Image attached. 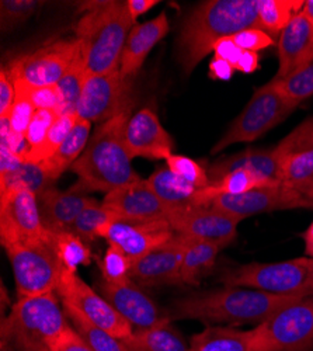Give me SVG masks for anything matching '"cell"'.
<instances>
[{
    "label": "cell",
    "mask_w": 313,
    "mask_h": 351,
    "mask_svg": "<svg viewBox=\"0 0 313 351\" xmlns=\"http://www.w3.org/2000/svg\"><path fill=\"white\" fill-rule=\"evenodd\" d=\"M90 131H92L90 121L77 119L72 132L61 145V148L56 151V154L51 156L48 160L40 163L51 178V180L53 182L58 180L62 176V173H65V170L72 167L73 163L80 158V155L84 152V149H86V146L89 143Z\"/></svg>",
    "instance_id": "4316f807"
},
{
    "label": "cell",
    "mask_w": 313,
    "mask_h": 351,
    "mask_svg": "<svg viewBox=\"0 0 313 351\" xmlns=\"http://www.w3.org/2000/svg\"><path fill=\"white\" fill-rule=\"evenodd\" d=\"M37 195L25 189L0 193V242L3 247L45 238Z\"/></svg>",
    "instance_id": "4fadbf2b"
},
{
    "label": "cell",
    "mask_w": 313,
    "mask_h": 351,
    "mask_svg": "<svg viewBox=\"0 0 313 351\" xmlns=\"http://www.w3.org/2000/svg\"><path fill=\"white\" fill-rule=\"evenodd\" d=\"M53 183L41 165L23 162L16 170L0 178V193L12 189H25L38 197Z\"/></svg>",
    "instance_id": "d6a6232c"
},
{
    "label": "cell",
    "mask_w": 313,
    "mask_h": 351,
    "mask_svg": "<svg viewBox=\"0 0 313 351\" xmlns=\"http://www.w3.org/2000/svg\"><path fill=\"white\" fill-rule=\"evenodd\" d=\"M132 108H127L96 130L86 149L71 167L77 176L71 191L84 195L96 191L108 194L142 180L132 167V158L124 141Z\"/></svg>",
    "instance_id": "7a4b0ae2"
},
{
    "label": "cell",
    "mask_w": 313,
    "mask_h": 351,
    "mask_svg": "<svg viewBox=\"0 0 313 351\" xmlns=\"http://www.w3.org/2000/svg\"><path fill=\"white\" fill-rule=\"evenodd\" d=\"M132 95V79L125 77L120 69L89 76L77 101V119L104 124L134 107Z\"/></svg>",
    "instance_id": "7c38bea8"
},
{
    "label": "cell",
    "mask_w": 313,
    "mask_h": 351,
    "mask_svg": "<svg viewBox=\"0 0 313 351\" xmlns=\"http://www.w3.org/2000/svg\"><path fill=\"white\" fill-rule=\"evenodd\" d=\"M232 40L242 51L250 52H259L274 44V38L260 28H247L232 36Z\"/></svg>",
    "instance_id": "7dc6e473"
},
{
    "label": "cell",
    "mask_w": 313,
    "mask_h": 351,
    "mask_svg": "<svg viewBox=\"0 0 313 351\" xmlns=\"http://www.w3.org/2000/svg\"><path fill=\"white\" fill-rule=\"evenodd\" d=\"M221 250L222 249L214 243L186 238V250L181 265L183 285H200L203 278L215 266L216 257Z\"/></svg>",
    "instance_id": "f1b7e54d"
},
{
    "label": "cell",
    "mask_w": 313,
    "mask_h": 351,
    "mask_svg": "<svg viewBox=\"0 0 313 351\" xmlns=\"http://www.w3.org/2000/svg\"><path fill=\"white\" fill-rule=\"evenodd\" d=\"M247 28H258V0H208L194 8L177 40L184 72L190 75L219 40Z\"/></svg>",
    "instance_id": "3957f363"
},
{
    "label": "cell",
    "mask_w": 313,
    "mask_h": 351,
    "mask_svg": "<svg viewBox=\"0 0 313 351\" xmlns=\"http://www.w3.org/2000/svg\"><path fill=\"white\" fill-rule=\"evenodd\" d=\"M82 49V48H80ZM86 68H84V62L82 60V55L76 58V61L71 66V69L66 72V75L61 79V82L56 84L61 93V106L58 108V115L65 114H76L77 101L80 99L83 86L88 80Z\"/></svg>",
    "instance_id": "74e56055"
},
{
    "label": "cell",
    "mask_w": 313,
    "mask_h": 351,
    "mask_svg": "<svg viewBox=\"0 0 313 351\" xmlns=\"http://www.w3.org/2000/svg\"><path fill=\"white\" fill-rule=\"evenodd\" d=\"M302 238H303V242H305V254L308 257L313 258V222L302 233Z\"/></svg>",
    "instance_id": "9f6ffc18"
},
{
    "label": "cell",
    "mask_w": 313,
    "mask_h": 351,
    "mask_svg": "<svg viewBox=\"0 0 313 351\" xmlns=\"http://www.w3.org/2000/svg\"><path fill=\"white\" fill-rule=\"evenodd\" d=\"M101 280L110 284H124L131 280V260L116 246L108 245L104 256L97 258Z\"/></svg>",
    "instance_id": "ab89813d"
},
{
    "label": "cell",
    "mask_w": 313,
    "mask_h": 351,
    "mask_svg": "<svg viewBox=\"0 0 313 351\" xmlns=\"http://www.w3.org/2000/svg\"><path fill=\"white\" fill-rule=\"evenodd\" d=\"M16 89V99L10 111V125H12V131L17 135H25L28 127H30L34 114L37 111V108L34 107V104L32 103V100L28 99L25 90L20 84H14Z\"/></svg>",
    "instance_id": "ee69618b"
},
{
    "label": "cell",
    "mask_w": 313,
    "mask_h": 351,
    "mask_svg": "<svg viewBox=\"0 0 313 351\" xmlns=\"http://www.w3.org/2000/svg\"><path fill=\"white\" fill-rule=\"evenodd\" d=\"M65 313L72 322V328L95 351H127L123 340L117 339L116 336H112L111 333L103 330L99 326L92 325L90 322L72 311H65Z\"/></svg>",
    "instance_id": "f35d334b"
},
{
    "label": "cell",
    "mask_w": 313,
    "mask_h": 351,
    "mask_svg": "<svg viewBox=\"0 0 313 351\" xmlns=\"http://www.w3.org/2000/svg\"><path fill=\"white\" fill-rule=\"evenodd\" d=\"M38 198V207L42 223L47 230L53 233L72 232L79 215L97 199L73 191H61L48 187Z\"/></svg>",
    "instance_id": "44dd1931"
},
{
    "label": "cell",
    "mask_w": 313,
    "mask_h": 351,
    "mask_svg": "<svg viewBox=\"0 0 313 351\" xmlns=\"http://www.w3.org/2000/svg\"><path fill=\"white\" fill-rule=\"evenodd\" d=\"M168 33V20L166 13H160L158 17L135 25L124 47L120 71L125 77L134 79L144 65L147 56L152 48Z\"/></svg>",
    "instance_id": "603a6c76"
},
{
    "label": "cell",
    "mask_w": 313,
    "mask_h": 351,
    "mask_svg": "<svg viewBox=\"0 0 313 351\" xmlns=\"http://www.w3.org/2000/svg\"><path fill=\"white\" fill-rule=\"evenodd\" d=\"M117 221H120V218L116 214L105 208L103 202L96 201L79 215L72 228V233L86 243H92L103 237L104 229L110 223Z\"/></svg>",
    "instance_id": "e575fe53"
},
{
    "label": "cell",
    "mask_w": 313,
    "mask_h": 351,
    "mask_svg": "<svg viewBox=\"0 0 313 351\" xmlns=\"http://www.w3.org/2000/svg\"><path fill=\"white\" fill-rule=\"evenodd\" d=\"M235 73V68L225 60L215 58L210 62V77L214 80H229Z\"/></svg>",
    "instance_id": "816d5d0a"
},
{
    "label": "cell",
    "mask_w": 313,
    "mask_h": 351,
    "mask_svg": "<svg viewBox=\"0 0 313 351\" xmlns=\"http://www.w3.org/2000/svg\"><path fill=\"white\" fill-rule=\"evenodd\" d=\"M80 53V41L75 38L55 40L38 49L18 55L8 65L13 83L28 87L56 86L71 69Z\"/></svg>",
    "instance_id": "30bf717a"
},
{
    "label": "cell",
    "mask_w": 313,
    "mask_h": 351,
    "mask_svg": "<svg viewBox=\"0 0 313 351\" xmlns=\"http://www.w3.org/2000/svg\"><path fill=\"white\" fill-rule=\"evenodd\" d=\"M305 297L308 295H281L225 285L175 300L166 309V315L170 322L198 320L207 326H258L284 306Z\"/></svg>",
    "instance_id": "6da1fadb"
},
{
    "label": "cell",
    "mask_w": 313,
    "mask_h": 351,
    "mask_svg": "<svg viewBox=\"0 0 313 351\" xmlns=\"http://www.w3.org/2000/svg\"><path fill=\"white\" fill-rule=\"evenodd\" d=\"M52 351H95L93 348H90L86 341H84L77 332L71 326L64 335L62 337L56 341L55 347Z\"/></svg>",
    "instance_id": "681fc988"
},
{
    "label": "cell",
    "mask_w": 313,
    "mask_h": 351,
    "mask_svg": "<svg viewBox=\"0 0 313 351\" xmlns=\"http://www.w3.org/2000/svg\"><path fill=\"white\" fill-rule=\"evenodd\" d=\"M277 89L291 103L299 106L302 101L313 96V52L308 60L290 76L281 80L271 79Z\"/></svg>",
    "instance_id": "8d00e7d4"
},
{
    "label": "cell",
    "mask_w": 313,
    "mask_h": 351,
    "mask_svg": "<svg viewBox=\"0 0 313 351\" xmlns=\"http://www.w3.org/2000/svg\"><path fill=\"white\" fill-rule=\"evenodd\" d=\"M253 351H313V294L250 330Z\"/></svg>",
    "instance_id": "ba28073f"
},
{
    "label": "cell",
    "mask_w": 313,
    "mask_h": 351,
    "mask_svg": "<svg viewBox=\"0 0 313 351\" xmlns=\"http://www.w3.org/2000/svg\"><path fill=\"white\" fill-rule=\"evenodd\" d=\"M99 294L105 298L134 330H147L170 324V320L160 306L142 291L135 282L110 284L101 280L97 284Z\"/></svg>",
    "instance_id": "2e32d148"
},
{
    "label": "cell",
    "mask_w": 313,
    "mask_h": 351,
    "mask_svg": "<svg viewBox=\"0 0 313 351\" xmlns=\"http://www.w3.org/2000/svg\"><path fill=\"white\" fill-rule=\"evenodd\" d=\"M260 66V56L258 52L242 51L238 62L235 64V71L242 73H253Z\"/></svg>",
    "instance_id": "f5cc1de1"
},
{
    "label": "cell",
    "mask_w": 313,
    "mask_h": 351,
    "mask_svg": "<svg viewBox=\"0 0 313 351\" xmlns=\"http://www.w3.org/2000/svg\"><path fill=\"white\" fill-rule=\"evenodd\" d=\"M24 160L16 156L6 146L0 145V178L16 170Z\"/></svg>",
    "instance_id": "db71d44e"
},
{
    "label": "cell",
    "mask_w": 313,
    "mask_h": 351,
    "mask_svg": "<svg viewBox=\"0 0 313 351\" xmlns=\"http://www.w3.org/2000/svg\"><path fill=\"white\" fill-rule=\"evenodd\" d=\"M219 282L227 287L253 288L281 295H312L313 258L298 257L229 267L222 271Z\"/></svg>",
    "instance_id": "8992f818"
},
{
    "label": "cell",
    "mask_w": 313,
    "mask_h": 351,
    "mask_svg": "<svg viewBox=\"0 0 313 351\" xmlns=\"http://www.w3.org/2000/svg\"><path fill=\"white\" fill-rule=\"evenodd\" d=\"M124 141L132 159L167 160L175 149L172 135L163 128L159 117L149 107L131 115L124 130Z\"/></svg>",
    "instance_id": "d6986e66"
},
{
    "label": "cell",
    "mask_w": 313,
    "mask_h": 351,
    "mask_svg": "<svg viewBox=\"0 0 313 351\" xmlns=\"http://www.w3.org/2000/svg\"><path fill=\"white\" fill-rule=\"evenodd\" d=\"M279 183L302 197L313 193V151L292 152L279 156Z\"/></svg>",
    "instance_id": "4dcf8cb0"
},
{
    "label": "cell",
    "mask_w": 313,
    "mask_h": 351,
    "mask_svg": "<svg viewBox=\"0 0 313 351\" xmlns=\"http://www.w3.org/2000/svg\"><path fill=\"white\" fill-rule=\"evenodd\" d=\"M212 52H214L215 58H221V60H225V61L229 62L232 66H235V64L238 62L239 56L242 53V49L234 43L232 37H227V38L219 40L214 45Z\"/></svg>",
    "instance_id": "f907efd6"
},
{
    "label": "cell",
    "mask_w": 313,
    "mask_h": 351,
    "mask_svg": "<svg viewBox=\"0 0 313 351\" xmlns=\"http://www.w3.org/2000/svg\"><path fill=\"white\" fill-rule=\"evenodd\" d=\"M51 235L55 250L66 271L77 273L80 266H90L93 253L86 242L72 232H51Z\"/></svg>",
    "instance_id": "836d02e7"
},
{
    "label": "cell",
    "mask_w": 313,
    "mask_h": 351,
    "mask_svg": "<svg viewBox=\"0 0 313 351\" xmlns=\"http://www.w3.org/2000/svg\"><path fill=\"white\" fill-rule=\"evenodd\" d=\"M166 166L198 190H201L210 184L208 170H205L201 163L195 162L188 156L173 154L172 156L167 158Z\"/></svg>",
    "instance_id": "b9f144b4"
},
{
    "label": "cell",
    "mask_w": 313,
    "mask_h": 351,
    "mask_svg": "<svg viewBox=\"0 0 313 351\" xmlns=\"http://www.w3.org/2000/svg\"><path fill=\"white\" fill-rule=\"evenodd\" d=\"M75 33L88 76L105 75L120 69L127 38L135 27L127 2L105 0L88 2Z\"/></svg>",
    "instance_id": "277c9868"
},
{
    "label": "cell",
    "mask_w": 313,
    "mask_h": 351,
    "mask_svg": "<svg viewBox=\"0 0 313 351\" xmlns=\"http://www.w3.org/2000/svg\"><path fill=\"white\" fill-rule=\"evenodd\" d=\"M313 52V27L302 14H297L278 38V71L273 77L281 80L295 72Z\"/></svg>",
    "instance_id": "7402d4cb"
},
{
    "label": "cell",
    "mask_w": 313,
    "mask_h": 351,
    "mask_svg": "<svg viewBox=\"0 0 313 351\" xmlns=\"http://www.w3.org/2000/svg\"><path fill=\"white\" fill-rule=\"evenodd\" d=\"M188 351H253L250 330L231 326H207L190 339Z\"/></svg>",
    "instance_id": "83f0119b"
},
{
    "label": "cell",
    "mask_w": 313,
    "mask_h": 351,
    "mask_svg": "<svg viewBox=\"0 0 313 351\" xmlns=\"http://www.w3.org/2000/svg\"><path fill=\"white\" fill-rule=\"evenodd\" d=\"M103 206L123 222H155L167 219L168 215L164 204L153 193L148 180L144 179L105 194Z\"/></svg>",
    "instance_id": "ffe728a7"
},
{
    "label": "cell",
    "mask_w": 313,
    "mask_h": 351,
    "mask_svg": "<svg viewBox=\"0 0 313 351\" xmlns=\"http://www.w3.org/2000/svg\"><path fill=\"white\" fill-rule=\"evenodd\" d=\"M156 5H159L158 0H128L127 2L128 12L134 20H136L142 14H145Z\"/></svg>",
    "instance_id": "11a10c76"
},
{
    "label": "cell",
    "mask_w": 313,
    "mask_h": 351,
    "mask_svg": "<svg viewBox=\"0 0 313 351\" xmlns=\"http://www.w3.org/2000/svg\"><path fill=\"white\" fill-rule=\"evenodd\" d=\"M306 199V208H312L313 210V193L305 198Z\"/></svg>",
    "instance_id": "680465c9"
},
{
    "label": "cell",
    "mask_w": 313,
    "mask_h": 351,
    "mask_svg": "<svg viewBox=\"0 0 313 351\" xmlns=\"http://www.w3.org/2000/svg\"><path fill=\"white\" fill-rule=\"evenodd\" d=\"M175 235L176 233L167 219L145 223L117 221L104 229L101 238L105 239L108 245L120 249L131 263H135L168 242Z\"/></svg>",
    "instance_id": "ac0fdd59"
},
{
    "label": "cell",
    "mask_w": 313,
    "mask_h": 351,
    "mask_svg": "<svg viewBox=\"0 0 313 351\" xmlns=\"http://www.w3.org/2000/svg\"><path fill=\"white\" fill-rule=\"evenodd\" d=\"M5 249L13 267L18 298L56 291L65 269L55 250L49 230L40 241L16 243Z\"/></svg>",
    "instance_id": "52a82bcc"
},
{
    "label": "cell",
    "mask_w": 313,
    "mask_h": 351,
    "mask_svg": "<svg viewBox=\"0 0 313 351\" xmlns=\"http://www.w3.org/2000/svg\"><path fill=\"white\" fill-rule=\"evenodd\" d=\"M77 121V115L76 114H65L60 115L53 125L51 127L48 135L45 139L36 146V148L30 149L24 158V162H30V163H42L48 160L51 156H53L61 148V145L65 142V139L69 136L72 132L75 124Z\"/></svg>",
    "instance_id": "d590c367"
},
{
    "label": "cell",
    "mask_w": 313,
    "mask_h": 351,
    "mask_svg": "<svg viewBox=\"0 0 313 351\" xmlns=\"http://www.w3.org/2000/svg\"><path fill=\"white\" fill-rule=\"evenodd\" d=\"M275 151L279 156L292 152L313 151V115L299 124L292 132H290L277 146Z\"/></svg>",
    "instance_id": "7bdbcfd3"
},
{
    "label": "cell",
    "mask_w": 313,
    "mask_h": 351,
    "mask_svg": "<svg viewBox=\"0 0 313 351\" xmlns=\"http://www.w3.org/2000/svg\"><path fill=\"white\" fill-rule=\"evenodd\" d=\"M302 14L309 20V23L313 27V0H305Z\"/></svg>",
    "instance_id": "6f0895ef"
},
{
    "label": "cell",
    "mask_w": 313,
    "mask_h": 351,
    "mask_svg": "<svg viewBox=\"0 0 313 351\" xmlns=\"http://www.w3.org/2000/svg\"><path fill=\"white\" fill-rule=\"evenodd\" d=\"M281 184L277 182H271L260 174H255L247 170H236L229 174L223 176L215 183L208 184L207 187L198 190L192 199V206H207L212 199L221 195H239L247 193L250 190Z\"/></svg>",
    "instance_id": "484cf974"
},
{
    "label": "cell",
    "mask_w": 313,
    "mask_h": 351,
    "mask_svg": "<svg viewBox=\"0 0 313 351\" xmlns=\"http://www.w3.org/2000/svg\"><path fill=\"white\" fill-rule=\"evenodd\" d=\"M184 250L186 238L176 233L168 242L132 263V282L138 287L183 285L181 265Z\"/></svg>",
    "instance_id": "e0dca14e"
},
{
    "label": "cell",
    "mask_w": 313,
    "mask_h": 351,
    "mask_svg": "<svg viewBox=\"0 0 313 351\" xmlns=\"http://www.w3.org/2000/svg\"><path fill=\"white\" fill-rule=\"evenodd\" d=\"M20 84L25 90L28 99L32 100L37 110H52L58 114V108L61 106V93L58 86H45V87H28L21 83Z\"/></svg>",
    "instance_id": "f6af8a7d"
},
{
    "label": "cell",
    "mask_w": 313,
    "mask_h": 351,
    "mask_svg": "<svg viewBox=\"0 0 313 351\" xmlns=\"http://www.w3.org/2000/svg\"><path fill=\"white\" fill-rule=\"evenodd\" d=\"M279 162L281 158L275 148L273 149H246L243 152L225 156L215 160L208 167L210 184L218 182L223 176L236 170H247L263 178L279 183Z\"/></svg>",
    "instance_id": "cb8c5ba5"
},
{
    "label": "cell",
    "mask_w": 313,
    "mask_h": 351,
    "mask_svg": "<svg viewBox=\"0 0 313 351\" xmlns=\"http://www.w3.org/2000/svg\"><path fill=\"white\" fill-rule=\"evenodd\" d=\"M127 351H188L190 343L173 328L172 322L159 328L134 330L123 340Z\"/></svg>",
    "instance_id": "f546056e"
},
{
    "label": "cell",
    "mask_w": 313,
    "mask_h": 351,
    "mask_svg": "<svg viewBox=\"0 0 313 351\" xmlns=\"http://www.w3.org/2000/svg\"><path fill=\"white\" fill-rule=\"evenodd\" d=\"M298 106L284 96L273 80L259 87L253 97L215 143L211 154H219L227 146L259 139L281 124Z\"/></svg>",
    "instance_id": "9c48e42d"
},
{
    "label": "cell",
    "mask_w": 313,
    "mask_h": 351,
    "mask_svg": "<svg viewBox=\"0 0 313 351\" xmlns=\"http://www.w3.org/2000/svg\"><path fill=\"white\" fill-rule=\"evenodd\" d=\"M147 180L168 210V214L192 206V199L198 191L197 187L173 173L167 166L155 170Z\"/></svg>",
    "instance_id": "d4e9b609"
},
{
    "label": "cell",
    "mask_w": 313,
    "mask_h": 351,
    "mask_svg": "<svg viewBox=\"0 0 313 351\" xmlns=\"http://www.w3.org/2000/svg\"><path fill=\"white\" fill-rule=\"evenodd\" d=\"M41 5V2H36V0H2L0 2L2 30L10 32L13 28L21 25L34 16Z\"/></svg>",
    "instance_id": "60d3db41"
},
{
    "label": "cell",
    "mask_w": 313,
    "mask_h": 351,
    "mask_svg": "<svg viewBox=\"0 0 313 351\" xmlns=\"http://www.w3.org/2000/svg\"><path fill=\"white\" fill-rule=\"evenodd\" d=\"M14 99H16L14 84L3 66L2 72H0V120L9 119Z\"/></svg>",
    "instance_id": "c3c4849f"
},
{
    "label": "cell",
    "mask_w": 313,
    "mask_h": 351,
    "mask_svg": "<svg viewBox=\"0 0 313 351\" xmlns=\"http://www.w3.org/2000/svg\"><path fill=\"white\" fill-rule=\"evenodd\" d=\"M214 208L243 221L264 213L306 208V199L299 193L282 186H264L239 195H221L210 202Z\"/></svg>",
    "instance_id": "9a60e30c"
},
{
    "label": "cell",
    "mask_w": 313,
    "mask_h": 351,
    "mask_svg": "<svg viewBox=\"0 0 313 351\" xmlns=\"http://www.w3.org/2000/svg\"><path fill=\"white\" fill-rule=\"evenodd\" d=\"M53 292L18 298L2 319V351H52L71 328Z\"/></svg>",
    "instance_id": "5b68a950"
},
{
    "label": "cell",
    "mask_w": 313,
    "mask_h": 351,
    "mask_svg": "<svg viewBox=\"0 0 313 351\" xmlns=\"http://www.w3.org/2000/svg\"><path fill=\"white\" fill-rule=\"evenodd\" d=\"M167 221L177 235L214 243L221 249L235 242L240 223L238 218L214 208L210 204L190 206L170 213Z\"/></svg>",
    "instance_id": "5bb4252c"
},
{
    "label": "cell",
    "mask_w": 313,
    "mask_h": 351,
    "mask_svg": "<svg viewBox=\"0 0 313 351\" xmlns=\"http://www.w3.org/2000/svg\"><path fill=\"white\" fill-rule=\"evenodd\" d=\"M303 5L305 0H258V28L273 38L279 37Z\"/></svg>",
    "instance_id": "1f68e13d"
},
{
    "label": "cell",
    "mask_w": 313,
    "mask_h": 351,
    "mask_svg": "<svg viewBox=\"0 0 313 351\" xmlns=\"http://www.w3.org/2000/svg\"><path fill=\"white\" fill-rule=\"evenodd\" d=\"M58 117L60 115L56 114V111H52V110H37L36 111L34 119L25 134L27 142H28V145H30V149L36 148V146H38L45 139L51 127L53 125V123L56 121Z\"/></svg>",
    "instance_id": "bcb514c9"
},
{
    "label": "cell",
    "mask_w": 313,
    "mask_h": 351,
    "mask_svg": "<svg viewBox=\"0 0 313 351\" xmlns=\"http://www.w3.org/2000/svg\"><path fill=\"white\" fill-rule=\"evenodd\" d=\"M55 292L61 298L65 311L80 315L92 325L101 328L120 340L128 339L132 335L134 328L105 298L84 282L77 273L65 270Z\"/></svg>",
    "instance_id": "8fae6325"
}]
</instances>
